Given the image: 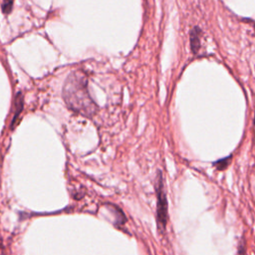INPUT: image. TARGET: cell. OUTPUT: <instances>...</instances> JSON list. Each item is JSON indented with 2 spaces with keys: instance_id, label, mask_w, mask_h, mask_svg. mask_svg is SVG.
<instances>
[{
  "instance_id": "cell-8",
  "label": "cell",
  "mask_w": 255,
  "mask_h": 255,
  "mask_svg": "<svg viewBox=\"0 0 255 255\" xmlns=\"http://www.w3.org/2000/svg\"><path fill=\"white\" fill-rule=\"evenodd\" d=\"M0 255H5L4 248H3V243H2V239H1V238H0Z\"/></svg>"
},
{
  "instance_id": "cell-3",
  "label": "cell",
  "mask_w": 255,
  "mask_h": 255,
  "mask_svg": "<svg viewBox=\"0 0 255 255\" xmlns=\"http://www.w3.org/2000/svg\"><path fill=\"white\" fill-rule=\"evenodd\" d=\"M200 35L202 31L198 27H194L191 32V47L193 53H196L200 47Z\"/></svg>"
},
{
  "instance_id": "cell-5",
  "label": "cell",
  "mask_w": 255,
  "mask_h": 255,
  "mask_svg": "<svg viewBox=\"0 0 255 255\" xmlns=\"http://www.w3.org/2000/svg\"><path fill=\"white\" fill-rule=\"evenodd\" d=\"M23 103H22V97H21V94H19V95H18V97H17V99H16V108H17V111H16V113H15V116H14V120H13V126L15 125V122H16V119H17V117L18 116H19V114H20V112L22 111V107H23V105H22Z\"/></svg>"
},
{
  "instance_id": "cell-1",
  "label": "cell",
  "mask_w": 255,
  "mask_h": 255,
  "mask_svg": "<svg viewBox=\"0 0 255 255\" xmlns=\"http://www.w3.org/2000/svg\"><path fill=\"white\" fill-rule=\"evenodd\" d=\"M63 98L71 110L85 117L93 116L97 111V106L89 94L87 78L81 71L71 73L66 79Z\"/></svg>"
},
{
  "instance_id": "cell-7",
  "label": "cell",
  "mask_w": 255,
  "mask_h": 255,
  "mask_svg": "<svg viewBox=\"0 0 255 255\" xmlns=\"http://www.w3.org/2000/svg\"><path fill=\"white\" fill-rule=\"evenodd\" d=\"M245 254V244L241 243L239 248V252H238V255H244Z\"/></svg>"
},
{
  "instance_id": "cell-2",
  "label": "cell",
  "mask_w": 255,
  "mask_h": 255,
  "mask_svg": "<svg viewBox=\"0 0 255 255\" xmlns=\"http://www.w3.org/2000/svg\"><path fill=\"white\" fill-rule=\"evenodd\" d=\"M163 179L161 173L158 174L157 184H156V192H157V223L158 228L161 231L166 229L168 223V199L167 194L163 189Z\"/></svg>"
},
{
  "instance_id": "cell-6",
  "label": "cell",
  "mask_w": 255,
  "mask_h": 255,
  "mask_svg": "<svg viewBox=\"0 0 255 255\" xmlns=\"http://www.w3.org/2000/svg\"><path fill=\"white\" fill-rule=\"evenodd\" d=\"M14 0H2V11L4 13H9L12 9Z\"/></svg>"
},
{
  "instance_id": "cell-4",
  "label": "cell",
  "mask_w": 255,
  "mask_h": 255,
  "mask_svg": "<svg viewBox=\"0 0 255 255\" xmlns=\"http://www.w3.org/2000/svg\"><path fill=\"white\" fill-rule=\"evenodd\" d=\"M231 156H229L228 158H224L221 160H217L214 162V166L216 167L217 170H220V171H223V170H225L227 168V166L229 165V162L231 160Z\"/></svg>"
}]
</instances>
